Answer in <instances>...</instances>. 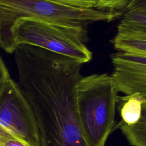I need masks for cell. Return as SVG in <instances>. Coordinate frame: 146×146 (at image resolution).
I'll use <instances>...</instances> for the list:
<instances>
[{
	"instance_id": "cell-1",
	"label": "cell",
	"mask_w": 146,
	"mask_h": 146,
	"mask_svg": "<svg viewBox=\"0 0 146 146\" xmlns=\"http://www.w3.org/2000/svg\"><path fill=\"white\" fill-rule=\"evenodd\" d=\"M14 52L17 84L33 109L44 146H85L76 109L82 64L29 44L18 45Z\"/></svg>"
},
{
	"instance_id": "cell-2",
	"label": "cell",
	"mask_w": 146,
	"mask_h": 146,
	"mask_svg": "<svg viewBox=\"0 0 146 146\" xmlns=\"http://www.w3.org/2000/svg\"><path fill=\"white\" fill-rule=\"evenodd\" d=\"M121 14L120 11L74 8L48 0H0V47L8 53L14 52L17 45L12 29L22 17L63 26L87 27L98 21L110 22Z\"/></svg>"
},
{
	"instance_id": "cell-3",
	"label": "cell",
	"mask_w": 146,
	"mask_h": 146,
	"mask_svg": "<svg viewBox=\"0 0 146 146\" xmlns=\"http://www.w3.org/2000/svg\"><path fill=\"white\" fill-rule=\"evenodd\" d=\"M117 91L106 73L82 77L76 86V109L85 146H104L115 121Z\"/></svg>"
},
{
	"instance_id": "cell-4",
	"label": "cell",
	"mask_w": 146,
	"mask_h": 146,
	"mask_svg": "<svg viewBox=\"0 0 146 146\" xmlns=\"http://www.w3.org/2000/svg\"><path fill=\"white\" fill-rule=\"evenodd\" d=\"M12 34L17 46L29 44L69 57L81 64L89 62L92 53L87 47V27L63 26L31 17L15 23Z\"/></svg>"
},
{
	"instance_id": "cell-5",
	"label": "cell",
	"mask_w": 146,
	"mask_h": 146,
	"mask_svg": "<svg viewBox=\"0 0 146 146\" xmlns=\"http://www.w3.org/2000/svg\"><path fill=\"white\" fill-rule=\"evenodd\" d=\"M0 125L30 146H44L33 109L11 78L0 90Z\"/></svg>"
},
{
	"instance_id": "cell-6",
	"label": "cell",
	"mask_w": 146,
	"mask_h": 146,
	"mask_svg": "<svg viewBox=\"0 0 146 146\" xmlns=\"http://www.w3.org/2000/svg\"><path fill=\"white\" fill-rule=\"evenodd\" d=\"M111 58L114 69L110 76L117 91L146 96V56L120 52Z\"/></svg>"
},
{
	"instance_id": "cell-7",
	"label": "cell",
	"mask_w": 146,
	"mask_h": 146,
	"mask_svg": "<svg viewBox=\"0 0 146 146\" xmlns=\"http://www.w3.org/2000/svg\"><path fill=\"white\" fill-rule=\"evenodd\" d=\"M121 120L117 125L132 146H146V96H117Z\"/></svg>"
},
{
	"instance_id": "cell-8",
	"label": "cell",
	"mask_w": 146,
	"mask_h": 146,
	"mask_svg": "<svg viewBox=\"0 0 146 146\" xmlns=\"http://www.w3.org/2000/svg\"><path fill=\"white\" fill-rule=\"evenodd\" d=\"M123 10L117 34L146 36V0H128Z\"/></svg>"
},
{
	"instance_id": "cell-9",
	"label": "cell",
	"mask_w": 146,
	"mask_h": 146,
	"mask_svg": "<svg viewBox=\"0 0 146 146\" xmlns=\"http://www.w3.org/2000/svg\"><path fill=\"white\" fill-rule=\"evenodd\" d=\"M112 43L115 48L122 52L146 56V36L117 34Z\"/></svg>"
},
{
	"instance_id": "cell-10",
	"label": "cell",
	"mask_w": 146,
	"mask_h": 146,
	"mask_svg": "<svg viewBox=\"0 0 146 146\" xmlns=\"http://www.w3.org/2000/svg\"><path fill=\"white\" fill-rule=\"evenodd\" d=\"M128 0H95L94 9L108 11H119L123 10Z\"/></svg>"
},
{
	"instance_id": "cell-11",
	"label": "cell",
	"mask_w": 146,
	"mask_h": 146,
	"mask_svg": "<svg viewBox=\"0 0 146 146\" xmlns=\"http://www.w3.org/2000/svg\"><path fill=\"white\" fill-rule=\"evenodd\" d=\"M0 146H30L0 125Z\"/></svg>"
},
{
	"instance_id": "cell-12",
	"label": "cell",
	"mask_w": 146,
	"mask_h": 146,
	"mask_svg": "<svg viewBox=\"0 0 146 146\" xmlns=\"http://www.w3.org/2000/svg\"><path fill=\"white\" fill-rule=\"evenodd\" d=\"M53 2L78 9H94L95 0H48Z\"/></svg>"
},
{
	"instance_id": "cell-13",
	"label": "cell",
	"mask_w": 146,
	"mask_h": 146,
	"mask_svg": "<svg viewBox=\"0 0 146 146\" xmlns=\"http://www.w3.org/2000/svg\"><path fill=\"white\" fill-rule=\"evenodd\" d=\"M10 78L9 74L1 55H0V90L4 83Z\"/></svg>"
}]
</instances>
